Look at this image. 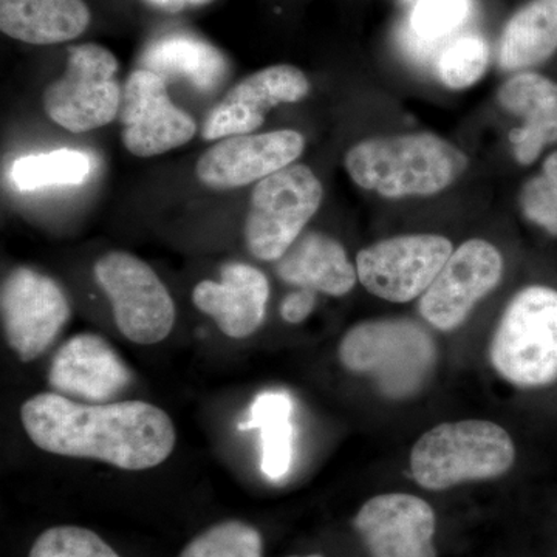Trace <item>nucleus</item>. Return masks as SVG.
<instances>
[{
    "instance_id": "1",
    "label": "nucleus",
    "mask_w": 557,
    "mask_h": 557,
    "mask_svg": "<svg viewBox=\"0 0 557 557\" xmlns=\"http://www.w3.org/2000/svg\"><path fill=\"white\" fill-rule=\"evenodd\" d=\"M21 421L46 453L91 458L126 471L159 467L177 442L170 416L145 401L91 405L57 392L39 394L22 405Z\"/></svg>"
},
{
    "instance_id": "2",
    "label": "nucleus",
    "mask_w": 557,
    "mask_h": 557,
    "mask_svg": "<svg viewBox=\"0 0 557 557\" xmlns=\"http://www.w3.org/2000/svg\"><path fill=\"white\" fill-rule=\"evenodd\" d=\"M468 164L467 153L429 132L366 138L344 157L351 182L384 199L435 196L454 185Z\"/></svg>"
},
{
    "instance_id": "3",
    "label": "nucleus",
    "mask_w": 557,
    "mask_h": 557,
    "mask_svg": "<svg viewBox=\"0 0 557 557\" xmlns=\"http://www.w3.org/2000/svg\"><path fill=\"white\" fill-rule=\"evenodd\" d=\"M344 368L370 376L388 398L412 397L428 383L437 346L423 325L410 319H376L355 325L339 344Z\"/></svg>"
},
{
    "instance_id": "4",
    "label": "nucleus",
    "mask_w": 557,
    "mask_h": 557,
    "mask_svg": "<svg viewBox=\"0 0 557 557\" xmlns=\"http://www.w3.org/2000/svg\"><path fill=\"white\" fill-rule=\"evenodd\" d=\"M516 460L504 428L486 420L438 424L413 446L410 469L421 487L445 491L474 480L500 478Z\"/></svg>"
},
{
    "instance_id": "5",
    "label": "nucleus",
    "mask_w": 557,
    "mask_h": 557,
    "mask_svg": "<svg viewBox=\"0 0 557 557\" xmlns=\"http://www.w3.org/2000/svg\"><path fill=\"white\" fill-rule=\"evenodd\" d=\"M490 358L512 386L547 387L557 381V289L531 285L509 300Z\"/></svg>"
},
{
    "instance_id": "6",
    "label": "nucleus",
    "mask_w": 557,
    "mask_h": 557,
    "mask_svg": "<svg viewBox=\"0 0 557 557\" xmlns=\"http://www.w3.org/2000/svg\"><path fill=\"white\" fill-rule=\"evenodd\" d=\"M324 199L321 180L307 164H292L260 180L245 220V242L256 259L274 262L299 239Z\"/></svg>"
},
{
    "instance_id": "7",
    "label": "nucleus",
    "mask_w": 557,
    "mask_h": 557,
    "mask_svg": "<svg viewBox=\"0 0 557 557\" xmlns=\"http://www.w3.org/2000/svg\"><path fill=\"white\" fill-rule=\"evenodd\" d=\"M116 72L119 60L106 47H70L64 75L44 91L47 116L73 134L108 126L119 116L123 97Z\"/></svg>"
},
{
    "instance_id": "8",
    "label": "nucleus",
    "mask_w": 557,
    "mask_h": 557,
    "mask_svg": "<svg viewBox=\"0 0 557 557\" xmlns=\"http://www.w3.org/2000/svg\"><path fill=\"white\" fill-rule=\"evenodd\" d=\"M94 274L112 304L116 327L127 339L152 346L170 336L175 304L145 260L131 252L110 251L95 263Z\"/></svg>"
},
{
    "instance_id": "9",
    "label": "nucleus",
    "mask_w": 557,
    "mask_h": 557,
    "mask_svg": "<svg viewBox=\"0 0 557 557\" xmlns=\"http://www.w3.org/2000/svg\"><path fill=\"white\" fill-rule=\"evenodd\" d=\"M453 251L450 240L437 234L391 237L358 252V278L376 298L410 302L426 293Z\"/></svg>"
},
{
    "instance_id": "10",
    "label": "nucleus",
    "mask_w": 557,
    "mask_h": 557,
    "mask_svg": "<svg viewBox=\"0 0 557 557\" xmlns=\"http://www.w3.org/2000/svg\"><path fill=\"white\" fill-rule=\"evenodd\" d=\"M3 330L22 361H33L50 347L70 318L67 296L60 284L36 270L11 271L0 293Z\"/></svg>"
},
{
    "instance_id": "11",
    "label": "nucleus",
    "mask_w": 557,
    "mask_h": 557,
    "mask_svg": "<svg viewBox=\"0 0 557 557\" xmlns=\"http://www.w3.org/2000/svg\"><path fill=\"white\" fill-rule=\"evenodd\" d=\"M121 141L139 159L161 156L196 137L197 123L168 94V81L150 70H135L121 97Z\"/></svg>"
},
{
    "instance_id": "12",
    "label": "nucleus",
    "mask_w": 557,
    "mask_h": 557,
    "mask_svg": "<svg viewBox=\"0 0 557 557\" xmlns=\"http://www.w3.org/2000/svg\"><path fill=\"white\" fill-rule=\"evenodd\" d=\"M504 258L493 244L471 239L454 249L420 300V313L432 327L450 332L463 324L480 300L504 276Z\"/></svg>"
},
{
    "instance_id": "13",
    "label": "nucleus",
    "mask_w": 557,
    "mask_h": 557,
    "mask_svg": "<svg viewBox=\"0 0 557 557\" xmlns=\"http://www.w3.org/2000/svg\"><path fill=\"white\" fill-rule=\"evenodd\" d=\"M306 149L298 131L282 129L258 135H234L219 139L205 150L196 164V175L205 188H244L292 166Z\"/></svg>"
},
{
    "instance_id": "14",
    "label": "nucleus",
    "mask_w": 557,
    "mask_h": 557,
    "mask_svg": "<svg viewBox=\"0 0 557 557\" xmlns=\"http://www.w3.org/2000/svg\"><path fill=\"white\" fill-rule=\"evenodd\" d=\"M310 81L289 64L270 65L237 83L209 112L201 129L207 141L247 135L258 131L270 110L306 100Z\"/></svg>"
},
{
    "instance_id": "15",
    "label": "nucleus",
    "mask_w": 557,
    "mask_h": 557,
    "mask_svg": "<svg viewBox=\"0 0 557 557\" xmlns=\"http://www.w3.org/2000/svg\"><path fill=\"white\" fill-rule=\"evenodd\" d=\"M370 557H437V516L412 494H381L370 498L354 520Z\"/></svg>"
},
{
    "instance_id": "16",
    "label": "nucleus",
    "mask_w": 557,
    "mask_h": 557,
    "mask_svg": "<svg viewBox=\"0 0 557 557\" xmlns=\"http://www.w3.org/2000/svg\"><path fill=\"white\" fill-rule=\"evenodd\" d=\"M50 386L81 403H110L131 384V370L100 335L73 336L54 355Z\"/></svg>"
},
{
    "instance_id": "17",
    "label": "nucleus",
    "mask_w": 557,
    "mask_h": 557,
    "mask_svg": "<svg viewBox=\"0 0 557 557\" xmlns=\"http://www.w3.org/2000/svg\"><path fill=\"white\" fill-rule=\"evenodd\" d=\"M269 299L265 274L240 262L223 267L220 282L201 281L193 292L194 306L234 339L248 338L262 325Z\"/></svg>"
},
{
    "instance_id": "18",
    "label": "nucleus",
    "mask_w": 557,
    "mask_h": 557,
    "mask_svg": "<svg viewBox=\"0 0 557 557\" xmlns=\"http://www.w3.org/2000/svg\"><path fill=\"white\" fill-rule=\"evenodd\" d=\"M497 102L522 120L509 132L512 153L522 166L533 164L542 150L557 143V83L533 72H519L502 84Z\"/></svg>"
},
{
    "instance_id": "19",
    "label": "nucleus",
    "mask_w": 557,
    "mask_h": 557,
    "mask_svg": "<svg viewBox=\"0 0 557 557\" xmlns=\"http://www.w3.org/2000/svg\"><path fill=\"white\" fill-rule=\"evenodd\" d=\"M277 276L299 288L344 296L357 284L358 273L346 248L324 233L300 236L278 259Z\"/></svg>"
},
{
    "instance_id": "20",
    "label": "nucleus",
    "mask_w": 557,
    "mask_h": 557,
    "mask_svg": "<svg viewBox=\"0 0 557 557\" xmlns=\"http://www.w3.org/2000/svg\"><path fill=\"white\" fill-rule=\"evenodd\" d=\"M84 0H0V30L32 46L78 38L90 24Z\"/></svg>"
},
{
    "instance_id": "21",
    "label": "nucleus",
    "mask_w": 557,
    "mask_h": 557,
    "mask_svg": "<svg viewBox=\"0 0 557 557\" xmlns=\"http://www.w3.org/2000/svg\"><path fill=\"white\" fill-rule=\"evenodd\" d=\"M557 51V0H530L512 14L498 42V65L507 72L544 64Z\"/></svg>"
},
{
    "instance_id": "22",
    "label": "nucleus",
    "mask_w": 557,
    "mask_h": 557,
    "mask_svg": "<svg viewBox=\"0 0 557 557\" xmlns=\"http://www.w3.org/2000/svg\"><path fill=\"white\" fill-rule=\"evenodd\" d=\"M146 70L168 78L188 79L196 89L212 90L226 73V62L214 47L190 36H171L153 44L143 57Z\"/></svg>"
},
{
    "instance_id": "23",
    "label": "nucleus",
    "mask_w": 557,
    "mask_h": 557,
    "mask_svg": "<svg viewBox=\"0 0 557 557\" xmlns=\"http://www.w3.org/2000/svg\"><path fill=\"white\" fill-rule=\"evenodd\" d=\"M240 431H260L262 442V471L270 480L288 474L295 453L293 399L285 392L270 391L252 401L249 418L239 424Z\"/></svg>"
},
{
    "instance_id": "24",
    "label": "nucleus",
    "mask_w": 557,
    "mask_h": 557,
    "mask_svg": "<svg viewBox=\"0 0 557 557\" xmlns=\"http://www.w3.org/2000/svg\"><path fill=\"white\" fill-rule=\"evenodd\" d=\"M472 0H418L410 11L406 47L417 58H429L435 49L463 27L471 16Z\"/></svg>"
},
{
    "instance_id": "25",
    "label": "nucleus",
    "mask_w": 557,
    "mask_h": 557,
    "mask_svg": "<svg viewBox=\"0 0 557 557\" xmlns=\"http://www.w3.org/2000/svg\"><path fill=\"white\" fill-rule=\"evenodd\" d=\"M90 168V159L86 153L60 149L17 160L11 170V178L21 190L78 185L89 175Z\"/></svg>"
},
{
    "instance_id": "26",
    "label": "nucleus",
    "mask_w": 557,
    "mask_h": 557,
    "mask_svg": "<svg viewBox=\"0 0 557 557\" xmlns=\"http://www.w3.org/2000/svg\"><path fill=\"white\" fill-rule=\"evenodd\" d=\"M437 75L450 90H465L485 76L490 47L480 35H461L450 40L437 60Z\"/></svg>"
},
{
    "instance_id": "27",
    "label": "nucleus",
    "mask_w": 557,
    "mask_h": 557,
    "mask_svg": "<svg viewBox=\"0 0 557 557\" xmlns=\"http://www.w3.org/2000/svg\"><path fill=\"white\" fill-rule=\"evenodd\" d=\"M180 557H263V541L255 527L226 520L193 539Z\"/></svg>"
},
{
    "instance_id": "28",
    "label": "nucleus",
    "mask_w": 557,
    "mask_h": 557,
    "mask_svg": "<svg viewBox=\"0 0 557 557\" xmlns=\"http://www.w3.org/2000/svg\"><path fill=\"white\" fill-rule=\"evenodd\" d=\"M519 207L527 220L557 237V150L544 161L541 174L523 185Z\"/></svg>"
},
{
    "instance_id": "29",
    "label": "nucleus",
    "mask_w": 557,
    "mask_h": 557,
    "mask_svg": "<svg viewBox=\"0 0 557 557\" xmlns=\"http://www.w3.org/2000/svg\"><path fill=\"white\" fill-rule=\"evenodd\" d=\"M30 557H120L87 528L61 525L44 531L30 549Z\"/></svg>"
},
{
    "instance_id": "30",
    "label": "nucleus",
    "mask_w": 557,
    "mask_h": 557,
    "mask_svg": "<svg viewBox=\"0 0 557 557\" xmlns=\"http://www.w3.org/2000/svg\"><path fill=\"white\" fill-rule=\"evenodd\" d=\"M314 306H317V292L311 288H299L282 300L281 317L288 324H300L310 317Z\"/></svg>"
},
{
    "instance_id": "31",
    "label": "nucleus",
    "mask_w": 557,
    "mask_h": 557,
    "mask_svg": "<svg viewBox=\"0 0 557 557\" xmlns=\"http://www.w3.org/2000/svg\"><path fill=\"white\" fill-rule=\"evenodd\" d=\"M186 3H190V5H205V3L211 2V0H185Z\"/></svg>"
},
{
    "instance_id": "32",
    "label": "nucleus",
    "mask_w": 557,
    "mask_h": 557,
    "mask_svg": "<svg viewBox=\"0 0 557 557\" xmlns=\"http://www.w3.org/2000/svg\"><path fill=\"white\" fill-rule=\"evenodd\" d=\"M288 557H322L319 555H307V556H288Z\"/></svg>"
},
{
    "instance_id": "33",
    "label": "nucleus",
    "mask_w": 557,
    "mask_h": 557,
    "mask_svg": "<svg viewBox=\"0 0 557 557\" xmlns=\"http://www.w3.org/2000/svg\"><path fill=\"white\" fill-rule=\"evenodd\" d=\"M413 2H418V0H413Z\"/></svg>"
}]
</instances>
